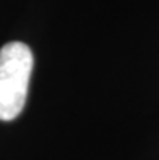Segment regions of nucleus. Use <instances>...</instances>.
Returning a JSON list of instances; mask_svg holds the SVG:
<instances>
[{
	"label": "nucleus",
	"mask_w": 159,
	"mask_h": 160,
	"mask_svg": "<svg viewBox=\"0 0 159 160\" xmlns=\"http://www.w3.org/2000/svg\"><path fill=\"white\" fill-rule=\"evenodd\" d=\"M33 52L23 42H8L0 49V120L12 121L23 112L29 78L33 73Z\"/></svg>",
	"instance_id": "obj_1"
}]
</instances>
